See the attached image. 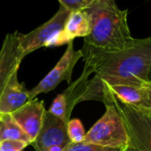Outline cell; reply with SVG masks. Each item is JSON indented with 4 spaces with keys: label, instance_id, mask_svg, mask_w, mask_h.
I'll return each instance as SVG.
<instances>
[{
    "label": "cell",
    "instance_id": "obj_1",
    "mask_svg": "<svg viewBox=\"0 0 151 151\" xmlns=\"http://www.w3.org/2000/svg\"><path fill=\"white\" fill-rule=\"evenodd\" d=\"M83 60L93 70L95 83L142 86L151 71V37L135 39L129 47L104 51L84 45Z\"/></svg>",
    "mask_w": 151,
    "mask_h": 151
},
{
    "label": "cell",
    "instance_id": "obj_2",
    "mask_svg": "<svg viewBox=\"0 0 151 151\" xmlns=\"http://www.w3.org/2000/svg\"><path fill=\"white\" fill-rule=\"evenodd\" d=\"M84 11L91 25L84 45L104 51H119L135 42L127 22L128 11L121 10L116 0H95Z\"/></svg>",
    "mask_w": 151,
    "mask_h": 151
},
{
    "label": "cell",
    "instance_id": "obj_3",
    "mask_svg": "<svg viewBox=\"0 0 151 151\" xmlns=\"http://www.w3.org/2000/svg\"><path fill=\"white\" fill-rule=\"evenodd\" d=\"M101 102L112 105L121 116L128 135V150L151 151V120L138 108L103 96Z\"/></svg>",
    "mask_w": 151,
    "mask_h": 151
},
{
    "label": "cell",
    "instance_id": "obj_4",
    "mask_svg": "<svg viewBox=\"0 0 151 151\" xmlns=\"http://www.w3.org/2000/svg\"><path fill=\"white\" fill-rule=\"evenodd\" d=\"M104 105V115L86 133L84 142L112 148L128 147V135L121 116L112 105Z\"/></svg>",
    "mask_w": 151,
    "mask_h": 151
},
{
    "label": "cell",
    "instance_id": "obj_5",
    "mask_svg": "<svg viewBox=\"0 0 151 151\" xmlns=\"http://www.w3.org/2000/svg\"><path fill=\"white\" fill-rule=\"evenodd\" d=\"M81 58H83L81 50H75L73 42H69L65 52L52 69L36 86L29 90V101L36 99L40 93H47L54 90L63 81L70 84L74 68Z\"/></svg>",
    "mask_w": 151,
    "mask_h": 151
},
{
    "label": "cell",
    "instance_id": "obj_6",
    "mask_svg": "<svg viewBox=\"0 0 151 151\" xmlns=\"http://www.w3.org/2000/svg\"><path fill=\"white\" fill-rule=\"evenodd\" d=\"M69 14V11L60 6L59 10L49 21L28 34L20 33V42L24 56L41 47H48L50 42L62 31Z\"/></svg>",
    "mask_w": 151,
    "mask_h": 151
},
{
    "label": "cell",
    "instance_id": "obj_7",
    "mask_svg": "<svg viewBox=\"0 0 151 151\" xmlns=\"http://www.w3.org/2000/svg\"><path fill=\"white\" fill-rule=\"evenodd\" d=\"M92 74L93 70L91 68L85 64L80 77L72 84H69L60 94L55 97L48 111L67 124L70 120V116L76 105L83 101Z\"/></svg>",
    "mask_w": 151,
    "mask_h": 151
},
{
    "label": "cell",
    "instance_id": "obj_8",
    "mask_svg": "<svg viewBox=\"0 0 151 151\" xmlns=\"http://www.w3.org/2000/svg\"><path fill=\"white\" fill-rule=\"evenodd\" d=\"M18 31L6 34L0 49V93L24 58Z\"/></svg>",
    "mask_w": 151,
    "mask_h": 151
},
{
    "label": "cell",
    "instance_id": "obj_9",
    "mask_svg": "<svg viewBox=\"0 0 151 151\" xmlns=\"http://www.w3.org/2000/svg\"><path fill=\"white\" fill-rule=\"evenodd\" d=\"M67 124L46 110L41 129L31 145L36 151H43L53 145L69 146Z\"/></svg>",
    "mask_w": 151,
    "mask_h": 151
},
{
    "label": "cell",
    "instance_id": "obj_10",
    "mask_svg": "<svg viewBox=\"0 0 151 151\" xmlns=\"http://www.w3.org/2000/svg\"><path fill=\"white\" fill-rule=\"evenodd\" d=\"M45 112V102L36 98L12 113L11 116L33 141L41 129Z\"/></svg>",
    "mask_w": 151,
    "mask_h": 151
},
{
    "label": "cell",
    "instance_id": "obj_11",
    "mask_svg": "<svg viewBox=\"0 0 151 151\" xmlns=\"http://www.w3.org/2000/svg\"><path fill=\"white\" fill-rule=\"evenodd\" d=\"M90 30V21L84 10L70 12L62 31L50 42L48 47L68 45L76 37H86Z\"/></svg>",
    "mask_w": 151,
    "mask_h": 151
},
{
    "label": "cell",
    "instance_id": "obj_12",
    "mask_svg": "<svg viewBox=\"0 0 151 151\" xmlns=\"http://www.w3.org/2000/svg\"><path fill=\"white\" fill-rule=\"evenodd\" d=\"M29 101V90L18 80V71L15 72L0 93V116L12 114Z\"/></svg>",
    "mask_w": 151,
    "mask_h": 151
},
{
    "label": "cell",
    "instance_id": "obj_13",
    "mask_svg": "<svg viewBox=\"0 0 151 151\" xmlns=\"http://www.w3.org/2000/svg\"><path fill=\"white\" fill-rule=\"evenodd\" d=\"M21 140L31 144V139L13 118L11 114L0 116V141Z\"/></svg>",
    "mask_w": 151,
    "mask_h": 151
},
{
    "label": "cell",
    "instance_id": "obj_14",
    "mask_svg": "<svg viewBox=\"0 0 151 151\" xmlns=\"http://www.w3.org/2000/svg\"><path fill=\"white\" fill-rule=\"evenodd\" d=\"M67 132L71 143L77 144L84 142L86 132L81 121L78 118L70 119L67 124Z\"/></svg>",
    "mask_w": 151,
    "mask_h": 151
},
{
    "label": "cell",
    "instance_id": "obj_15",
    "mask_svg": "<svg viewBox=\"0 0 151 151\" xmlns=\"http://www.w3.org/2000/svg\"><path fill=\"white\" fill-rule=\"evenodd\" d=\"M127 150H128V147L112 148V147H102V146H99L95 144L81 142V143H77V144L71 143L66 148L65 151H127Z\"/></svg>",
    "mask_w": 151,
    "mask_h": 151
},
{
    "label": "cell",
    "instance_id": "obj_16",
    "mask_svg": "<svg viewBox=\"0 0 151 151\" xmlns=\"http://www.w3.org/2000/svg\"><path fill=\"white\" fill-rule=\"evenodd\" d=\"M60 6L69 12L82 11L89 6L95 0H58Z\"/></svg>",
    "mask_w": 151,
    "mask_h": 151
},
{
    "label": "cell",
    "instance_id": "obj_17",
    "mask_svg": "<svg viewBox=\"0 0 151 151\" xmlns=\"http://www.w3.org/2000/svg\"><path fill=\"white\" fill-rule=\"evenodd\" d=\"M29 145L21 140H2L0 141V151H23Z\"/></svg>",
    "mask_w": 151,
    "mask_h": 151
},
{
    "label": "cell",
    "instance_id": "obj_18",
    "mask_svg": "<svg viewBox=\"0 0 151 151\" xmlns=\"http://www.w3.org/2000/svg\"><path fill=\"white\" fill-rule=\"evenodd\" d=\"M147 95V105H151V81L147 80L142 86ZM146 105V106H147Z\"/></svg>",
    "mask_w": 151,
    "mask_h": 151
},
{
    "label": "cell",
    "instance_id": "obj_19",
    "mask_svg": "<svg viewBox=\"0 0 151 151\" xmlns=\"http://www.w3.org/2000/svg\"><path fill=\"white\" fill-rule=\"evenodd\" d=\"M66 146H61V145H53V146H51L47 148H45V150L43 151H65L66 148L68 147Z\"/></svg>",
    "mask_w": 151,
    "mask_h": 151
},
{
    "label": "cell",
    "instance_id": "obj_20",
    "mask_svg": "<svg viewBox=\"0 0 151 151\" xmlns=\"http://www.w3.org/2000/svg\"><path fill=\"white\" fill-rule=\"evenodd\" d=\"M138 108L140 111H142L144 114L147 116V117L151 120V105H147V106H140V107H136Z\"/></svg>",
    "mask_w": 151,
    "mask_h": 151
},
{
    "label": "cell",
    "instance_id": "obj_21",
    "mask_svg": "<svg viewBox=\"0 0 151 151\" xmlns=\"http://www.w3.org/2000/svg\"><path fill=\"white\" fill-rule=\"evenodd\" d=\"M148 80L151 81V71H150V73H149V75H148Z\"/></svg>",
    "mask_w": 151,
    "mask_h": 151
},
{
    "label": "cell",
    "instance_id": "obj_22",
    "mask_svg": "<svg viewBox=\"0 0 151 151\" xmlns=\"http://www.w3.org/2000/svg\"><path fill=\"white\" fill-rule=\"evenodd\" d=\"M127 151H130V150H127Z\"/></svg>",
    "mask_w": 151,
    "mask_h": 151
}]
</instances>
